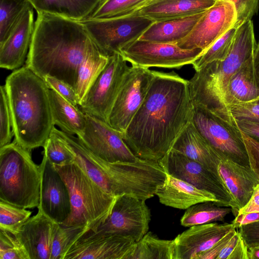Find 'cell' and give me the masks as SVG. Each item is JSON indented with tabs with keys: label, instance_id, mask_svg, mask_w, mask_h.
Returning a JSON list of instances; mask_svg holds the SVG:
<instances>
[{
	"label": "cell",
	"instance_id": "cell-1",
	"mask_svg": "<svg viewBox=\"0 0 259 259\" xmlns=\"http://www.w3.org/2000/svg\"><path fill=\"white\" fill-rule=\"evenodd\" d=\"M193 108L188 80L173 71L153 70L145 99L123 140L138 158L159 161L192 121Z\"/></svg>",
	"mask_w": 259,
	"mask_h": 259
},
{
	"label": "cell",
	"instance_id": "cell-2",
	"mask_svg": "<svg viewBox=\"0 0 259 259\" xmlns=\"http://www.w3.org/2000/svg\"><path fill=\"white\" fill-rule=\"evenodd\" d=\"M37 13L25 65L41 77H54L76 91L81 66L102 51L80 21Z\"/></svg>",
	"mask_w": 259,
	"mask_h": 259
},
{
	"label": "cell",
	"instance_id": "cell-3",
	"mask_svg": "<svg viewBox=\"0 0 259 259\" xmlns=\"http://www.w3.org/2000/svg\"><path fill=\"white\" fill-rule=\"evenodd\" d=\"M5 85L14 140L30 151L43 147L55 127L44 79L25 65L7 77Z\"/></svg>",
	"mask_w": 259,
	"mask_h": 259
},
{
	"label": "cell",
	"instance_id": "cell-4",
	"mask_svg": "<svg viewBox=\"0 0 259 259\" xmlns=\"http://www.w3.org/2000/svg\"><path fill=\"white\" fill-rule=\"evenodd\" d=\"M256 44L252 21L239 26L227 57L195 71L188 80L193 103L204 105L230 121L225 103L229 81L244 61L254 55Z\"/></svg>",
	"mask_w": 259,
	"mask_h": 259
},
{
	"label": "cell",
	"instance_id": "cell-5",
	"mask_svg": "<svg viewBox=\"0 0 259 259\" xmlns=\"http://www.w3.org/2000/svg\"><path fill=\"white\" fill-rule=\"evenodd\" d=\"M68 188L71 212L61 225L96 230L110 215L116 197L104 191L74 162L54 165Z\"/></svg>",
	"mask_w": 259,
	"mask_h": 259
},
{
	"label": "cell",
	"instance_id": "cell-6",
	"mask_svg": "<svg viewBox=\"0 0 259 259\" xmlns=\"http://www.w3.org/2000/svg\"><path fill=\"white\" fill-rule=\"evenodd\" d=\"M31 151L14 140L0 148V200L24 208L37 207L40 169Z\"/></svg>",
	"mask_w": 259,
	"mask_h": 259
},
{
	"label": "cell",
	"instance_id": "cell-7",
	"mask_svg": "<svg viewBox=\"0 0 259 259\" xmlns=\"http://www.w3.org/2000/svg\"><path fill=\"white\" fill-rule=\"evenodd\" d=\"M193 106L192 122L220 158L249 166L240 131L207 107L195 103Z\"/></svg>",
	"mask_w": 259,
	"mask_h": 259
},
{
	"label": "cell",
	"instance_id": "cell-8",
	"mask_svg": "<svg viewBox=\"0 0 259 259\" xmlns=\"http://www.w3.org/2000/svg\"><path fill=\"white\" fill-rule=\"evenodd\" d=\"M80 21L101 51L108 57L120 53L122 49L139 39L155 22L137 13L122 17Z\"/></svg>",
	"mask_w": 259,
	"mask_h": 259
},
{
	"label": "cell",
	"instance_id": "cell-9",
	"mask_svg": "<svg viewBox=\"0 0 259 259\" xmlns=\"http://www.w3.org/2000/svg\"><path fill=\"white\" fill-rule=\"evenodd\" d=\"M129 68L120 53L109 56L106 65L78 106L81 111L107 123L109 113Z\"/></svg>",
	"mask_w": 259,
	"mask_h": 259
},
{
	"label": "cell",
	"instance_id": "cell-10",
	"mask_svg": "<svg viewBox=\"0 0 259 259\" xmlns=\"http://www.w3.org/2000/svg\"><path fill=\"white\" fill-rule=\"evenodd\" d=\"M203 52L200 49H183L177 44L138 39L122 49L120 54L132 65L149 69H180L192 65Z\"/></svg>",
	"mask_w": 259,
	"mask_h": 259
},
{
	"label": "cell",
	"instance_id": "cell-11",
	"mask_svg": "<svg viewBox=\"0 0 259 259\" xmlns=\"http://www.w3.org/2000/svg\"><path fill=\"white\" fill-rule=\"evenodd\" d=\"M153 77V70L132 65L109 113L107 123L113 128L124 132L142 105Z\"/></svg>",
	"mask_w": 259,
	"mask_h": 259
},
{
	"label": "cell",
	"instance_id": "cell-12",
	"mask_svg": "<svg viewBox=\"0 0 259 259\" xmlns=\"http://www.w3.org/2000/svg\"><path fill=\"white\" fill-rule=\"evenodd\" d=\"M145 201L126 194L116 197L110 215L94 231L130 237L138 241L148 232L151 221Z\"/></svg>",
	"mask_w": 259,
	"mask_h": 259
},
{
	"label": "cell",
	"instance_id": "cell-13",
	"mask_svg": "<svg viewBox=\"0 0 259 259\" xmlns=\"http://www.w3.org/2000/svg\"><path fill=\"white\" fill-rule=\"evenodd\" d=\"M237 20L234 4L227 0H217L204 12L190 33L177 45L183 49H200L204 52L234 27Z\"/></svg>",
	"mask_w": 259,
	"mask_h": 259
},
{
	"label": "cell",
	"instance_id": "cell-14",
	"mask_svg": "<svg viewBox=\"0 0 259 259\" xmlns=\"http://www.w3.org/2000/svg\"><path fill=\"white\" fill-rule=\"evenodd\" d=\"M159 162L166 174L214 195L223 206H232V198L220 177L197 161L170 150Z\"/></svg>",
	"mask_w": 259,
	"mask_h": 259
},
{
	"label": "cell",
	"instance_id": "cell-15",
	"mask_svg": "<svg viewBox=\"0 0 259 259\" xmlns=\"http://www.w3.org/2000/svg\"><path fill=\"white\" fill-rule=\"evenodd\" d=\"M86 125L80 142L96 156L109 163L134 162L137 157L124 142L123 133L108 123L86 114Z\"/></svg>",
	"mask_w": 259,
	"mask_h": 259
},
{
	"label": "cell",
	"instance_id": "cell-16",
	"mask_svg": "<svg viewBox=\"0 0 259 259\" xmlns=\"http://www.w3.org/2000/svg\"><path fill=\"white\" fill-rule=\"evenodd\" d=\"M135 243L130 237L90 230L73 243L64 259H125Z\"/></svg>",
	"mask_w": 259,
	"mask_h": 259
},
{
	"label": "cell",
	"instance_id": "cell-17",
	"mask_svg": "<svg viewBox=\"0 0 259 259\" xmlns=\"http://www.w3.org/2000/svg\"><path fill=\"white\" fill-rule=\"evenodd\" d=\"M39 166L40 184L38 210L54 222L62 225L71 212L68 188L54 165L45 155Z\"/></svg>",
	"mask_w": 259,
	"mask_h": 259
},
{
	"label": "cell",
	"instance_id": "cell-18",
	"mask_svg": "<svg viewBox=\"0 0 259 259\" xmlns=\"http://www.w3.org/2000/svg\"><path fill=\"white\" fill-rule=\"evenodd\" d=\"M34 8L23 11L4 42L0 44V67L16 70L26 62L34 28Z\"/></svg>",
	"mask_w": 259,
	"mask_h": 259
},
{
	"label": "cell",
	"instance_id": "cell-19",
	"mask_svg": "<svg viewBox=\"0 0 259 259\" xmlns=\"http://www.w3.org/2000/svg\"><path fill=\"white\" fill-rule=\"evenodd\" d=\"M233 229L236 228L232 223L212 222L189 227L174 239L173 259H197Z\"/></svg>",
	"mask_w": 259,
	"mask_h": 259
},
{
	"label": "cell",
	"instance_id": "cell-20",
	"mask_svg": "<svg viewBox=\"0 0 259 259\" xmlns=\"http://www.w3.org/2000/svg\"><path fill=\"white\" fill-rule=\"evenodd\" d=\"M59 226L38 210L15 235L26 249L29 259H51L53 239Z\"/></svg>",
	"mask_w": 259,
	"mask_h": 259
},
{
	"label": "cell",
	"instance_id": "cell-21",
	"mask_svg": "<svg viewBox=\"0 0 259 259\" xmlns=\"http://www.w3.org/2000/svg\"><path fill=\"white\" fill-rule=\"evenodd\" d=\"M219 175L230 194L231 208L236 216L239 210L250 198L259 178L250 168L228 159H221L218 167Z\"/></svg>",
	"mask_w": 259,
	"mask_h": 259
},
{
	"label": "cell",
	"instance_id": "cell-22",
	"mask_svg": "<svg viewBox=\"0 0 259 259\" xmlns=\"http://www.w3.org/2000/svg\"><path fill=\"white\" fill-rule=\"evenodd\" d=\"M155 195L162 204L180 209L205 201H213L222 206L211 193L167 174L164 182L157 188Z\"/></svg>",
	"mask_w": 259,
	"mask_h": 259
},
{
	"label": "cell",
	"instance_id": "cell-23",
	"mask_svg": "<svg viewBox=\"0 0 259 259\" xmlns=\"http://www.w3.org/2000/svg\"><path fill=\"white\" fill-rule=\"evenodd\" d=\"M170 150L197 161L219 176L218 167L221 159L192 121L179 135Z\"/></svg>",
	"mask_w": 259,
	"mask_h": 259
},
{
	"label": "cell",
	"instance_id": "cell-24",
	"mask_svg": "<svg viewBox=\"0 0 259 259\" xmlns=\"http://www.w3.org/2000/svg\"><path fill=\"white\" fill-rule=\"evenodd\" d=\"M217 0H153L138 12L155 22L189 16L205 11Z\"/></svg>",
	"mask_w": 259,
	"mask_h": 259
},
{
	"label": "cell",
	"instance_id": "cell-25",
	"mask_svg": "<svg viewBox=\"0 0 259 259\" xmlns=\"http://www.w3.org/2000/svg\"><path fill=\"white\" fill-rule=\"evenodd\" d=\"M258 96L259 79L255 72L253 55L230 78L225 96V105L227 109L229 105L253 101Z\"/></svg>",
	"mask_w": 259,
	"mask_h": 259
},
{
	"label": "cell",
	"instance_id": "cell-26",
	"mask_svg": "<svg viewBox=\"0 0 259 259\" xmlns=\"http://www.w3.org/2000/svg\"><path fill=\"white\" fill-rule=\"evenodd\" d=\"M204 12L184 17L154 22L139 39L177 44L190 33Z\"/></svg>",
	"mask_w": 259,
	"mask_h": 259
},
{
	"label": "cell",
	"instance_id": "cell-27",
	"mask_svg": "<svg viewBox=\"0 0 259 259\" xmlns=\"http://www.w3.org/2000/svg\"><path fill=\"white\" fill-rule=\"evenodd\" d=\"M49 98L54 125L70 135L79 137L86 125L85 114L54 90L50 89Z\"/></svg>",
	"mask_w": 259,
	"mask_h": 259
},
{
	"label": "cell",
	"instance_id": "cell-28",
	"mask_svg": "<svg viewBox=\"0 0 259 259\" xmlns=\"http://www.w3.org/2000/svg\"><path fill=\"white\" fill-rule=\"evenodd\" d=\"M28 1L37 12H45L80 21L86 18L102 0Z\"/></svg>",
	"mask_w": 259,
	"mask_h": 259
},
{
	"label": "cell",
	"instance_id": "cell-29",
	"mask_svg": "<svg viewBox=\"0 0 259 259\" xmlns=\"http://www.w3.org/2000/svg\"><path fill=\"white\" fill-rule=\"evenodd\" d=\"M174 253V240L161 239L148 232L135 242L125 259H173Z\"/></svg>",
	"mask_w": 259,
	"mask_h": 259
},
{
	"label": "cell",
	"instance_id": "cell-30",
	"mask_svg": "<svg viewBox=\"0 0 259 259\" xmlns=\"http://www.w3.org/2000/svg\"><path fill=\"white\" fill-rule=\"evenodd\" d=\"M233 210L231 207L223 206L213 201H205L194 204L186 209L180 223L190 227L217 221H223Z\"/></svg>",
	"mask_w": 259,
	"mask_h": 259
},
{
	"label": "cell",
	"instance_id": "cell-31",
	"mask_svg": "<svg viewBox=\"0 0 259 259\" xmlns=\"http://www.w3.org/2000/svg\"><path fill=\"white\" fill-rule=\"evenodd\" d=\"M153 0H102L84 19H103L132 15Z\"/></svg>",
	"mask_w": 259,
	"mask_h": 259
},
{
	"label": "cell",
	"instance_id": "cell-32",
	"mask_svg": "<svg viewBox=\"0 0 259 259\" xmlns=\"http://www.w3.org/2000/svg\"><path fill=\"white\" fill-rule=\"evenodd\" d=\"M108 58L100 52L89 58L81 66L76 89L80 103L93 82L106 65Z\"/></svg>",
	"mask_w": 259,
	"mask_h": 259
},
{
	"label": "cell",
	"instance_id": "cell-33",
	"mask_svg": "<svg viewBox=\"0 0 259 259\" xmlns=\"http://www.w3.org/2000/svg\"><path fill=\"white\" fill-rule=\"evenodd\" d=\"M239 26L235 25L218 39L205 50L192 64L195 71L207 64L217 60H224L228 55Z\"/></svg>",
	"mask_w": 259,
	"mask_h": 259
},
{
	"label": "cell",
	"instance_id": "cell-34",
	"mask_svg": "<svg viewBox=\"0 0 259 259\" xmlns=\"http://www.w3.org/2000/svg\"><path fill=\"white\" fill-rule=\"evenodd\" d=\"M89 230L84 227L60 225L53 239L51 259H64L73 243Z\"/></svg>",
	"mask_w": 259,
	"mask_h": 259
},
{
	"label": "cell",
	"instance_id": "cell-35",
	"mask_svg": "<svg viewBox=\"0 0 259 259\" xmlns=\"http://www.w3.org/2000/svg\"><path fill=\"white\" fill-rule=\"evenodd\" d=\"M28 0H0V44L7 37L24 9Z\"/></svg>",
	"mask_w": 259,
	"mask_h": 259
},
{
	"label": "cell",
	"instance_id": "cell-36",
	"mask_svg": "<svg viewBox=\"0 0 259 259\" xmlns=\"http://www.w3.org/2000/svg\"><path fill=\"white\" fill-rule=\"evenodd\" d=\"M31 213L26 208L0 200V229L15 235Z\"/></svg>",
	"mask_w": 259,
	"mask_h": 259
},
{
	"label": "cell",
	"instance_id": "cell-37",
	"mask_svg": "<svg viewBox=\"0 0 259 259\" xmlns=\"http://www.w3.org/2000/svg\"><path fill=\"white\" fill-rule=\"evenodd\" d=\"M42 147V155L53 165L62 166L74 161L73 155L70 149L52 132Z\"/></svg>",
	"mask_w": 259,
	"mask_h": 259
},
{
	"label": "cell",
	"instance_id": "cell-38",
	"mask_svg": "<svg viewBox=\"0 0 259 259\" xmlns=\"http://www.w3.org/2000/svg\"><path fill=\"white\" fill-rule=\"evenodd\" d=\"M0 259H29L26 249L16 236L1 229Z\"/></svg>",
	"mask_w": 259,
	"mask_h": 259
},
{
	"label": "cell",
	"instance_id": "cell-39",
	"mask_svg": "<svg viewBox=\"0 0 259 259\" xmlns=\"http://www.w3.org/2000/svg\"><path fill=\"white\" fill-rule=\"evenodd\" d=\"M0 148L11 143L14 136L11 113L5 85L0 88Z\"/></svg>",
	"mask_w": 259,
	"mask_h": 259
},
{
	"label": "cell",
	"instance_id": "cell-40",
	"mask_svg": "<svg viewBox=\"0 0 259 259\" xmlns=\"http://www.w3.org/2000/svg\"><path fill=\"white\" fill-rule=\"evenodd\" d=\"M227 110L230 121L243 120L259 122V103L250 101L229 105Z\"/></svg>",
	"mask_w": 259,
	"mask_h": 259
},
{
	"label": "cell",
	"instance_id": "cell-41",
	"mask_svg": "<svg viewBox=\"0 0 259 259\" xmlns=\"http://www.w3.org/2000/svg\"><path fill=\"white\" fill-rule=\"evenodd\" d=\"M50 89L54 90L72 104L79 106L80 101L75 90L65 82L50 76L43 77Z\"/></svg>",
	"mask_w": 259,
	"mask_h": 259
},
{
	"label": "cell",
	"instance_id": "cell-42",
	"mask_svg": "<svg viewBox=\"0 0 259 259\" xmlns=\"http://www.w3.org/2000/svg\"><path fill=\"white\" fill-rule=\"evenodd\" d=\"M232 2L236 8L237 20L236 25L239 26L251 20L257 12L259 0H227Z\"/></svg>",
	"mask_w": 259,
	"mask_h": 259
},
{
	"label": "cell",
	"instance_id": "cell-43",
	"mask_svg": "<svg viewBox=\"0 0 259 259\" xmlns=\"http://www.w3.org/2000/svg\"><path fill=\"white\" fill-rule=\"evenodd\" d=\"M241 132L250 168L259 178V141Z\"/></svg>",
	"mask_w": 259,
	"mask_h": 259
},
{
	"label": "cell",
	"instance_id": "cell-44",
	"mask_svg": "<svg viewBox=\"0 0 259 259\" xmlns=\"http://www.w3.org/2000/svg\"><path fill=\"white\" fill-rule=\"evenodd\" d=\"M238 230L248 248L259 245V221L242 225Z\"/></svg>",
	"mask_w": 259,
	"mask_h": 259
},
{
	"label": "cell",
	"instance_id": "cell-45",
	"mask_svg": "<svg viewBox=\"0 0 259 259\" xmlns=\"http://www.w3.org/2000/svg\"><path fill=\"white\" fill-rule=\"evenodd\" d=\"M237 231L233 229L207 250L199 254L197 259H217L219 254Z\"/></svg>",
	"mask_w": 259,
	"mask_h": 259
},
{
	"label": "cell",
	"instance_id": "cell-46",
	"mask_svg": "<svg viewBox=\"0 0 259 259\" xmlns=\"http://www.w3.org/2000/svg\"><path fill=\"white\" fill-rule=\"evenodd\" d=\"M232 123L240 132L259 141V122L233 120Z\"/></svg>",
	"mask_w": 259,
	"mask_h": 259
},
{
	"label": "cell",
	"instance_id": "cell-47",
	"mask_svg": "<svg viewBox=\"0 0 259 259\" xmlns=\"http://www.w3.org/2000/svg\"><path fill=\"white\" fill-rule=\"evenodd\" d=\"M259 212V183L254 189L247 203L240 208L238 214Z\"/></svg>",
	"mask_w": 259,
	"mask_h": 259
},
{
	"label": "cell",
	"instance_id": "cell-48",
	"mask_svg": "<svg viewBox=\"0 0 259 259\" xmlns=\"http://www.w3.org/2000/svg\"><path fill=\"white\" fill-rule=\"evenodd\" d=\"M259 221V212L238 214L232 222L234 227L238 229L242 225Z\"/></svg>",
	"mask_w": 259,
	"mask_h": 259
},
{
	"label": "cell",
	"instance_id": "cell-49",
	"mask_svg": "<svg viewBox=\"0 0 259 259\" xmlns=\"http://www.w3.org/2000/svg\"><path fill=\"white\" fill-rule=\"evenodd\" d=\"M228 259H248V248L241 235Z\"/></svg>",
	"mask_w": 259,
	"mask_h": 259
},
{
	"label": "cell",
	"instance_id": "cell-50",
	"mask_svg": "<svg viewBox=\"0 0 259 259\" xmlns=\"http://www.w3.org/2000/svg\"><path fill=\"white\" fill-rule=\"evenodd\" d=\"M240 236V233L238 231H237L221 251L217 259H228L229 256L237 245Z\"/></svg>",
	"mask_w": 259,
	"mask_h": 259
},
{
	"label": "cell",
	"instance_id": "cell-51",
	"mask_svg": "<svg viewBox=\"0 0 259 259\" xmlns=\"http://www.w3.org/2000/svg\"><path fill=\"white\" fill-rule=\"evenodd\" d=\"M254 64L257 76L259 79V40L258 42L256 44L254 51Z\"/></svg>",
	"mask_w": 259,
	"mask_h": 259
},
{
	"label": "cell",
	"instance_id": "cell-52",
	"mask_svg": "<svg viewBox=\"0 0 259 259\" xmlns=\"http://www.w3.org/2000/svg\"><path fill=\"white\" fill-rule=\"evenodd\" d=\"M248 259H259V245L248 248Z\"/></svg>",
	"mask_w": 259,
	"mask_h": 259
},
{
	"label": "cell",
	"instance_id": "cell-53",
	"mask_svg": "<svg viewBox=\"0 0 259 259\" xmlns=\"http://www.w3.org/2000/svg\"><path fill=\"white\" fill-rule=\"evenodd\" d=\"M253 101H255V102H257L259 103V96L255 100H254Z\"/></svg>",
	"mask_w": 259,
	"mask_h": 259
}]
</instances>
